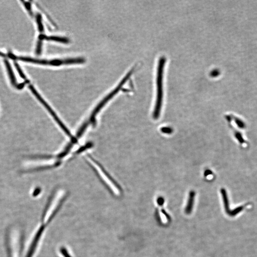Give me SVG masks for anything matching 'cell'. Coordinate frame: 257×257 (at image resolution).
Here are the masks:
<instances>
[{
  "label": "cell",
  "mask_w": 257,
  "mask_h": 257,
  "mask_svg": "<svg viewBox=\"0 0 257 257\" xmlns=\"http://www.w3.org/2000/svg\"><path fill=\"white\" fill-rule=\"evenodd\" d=\"M160 68L158 69V90L156 102L154 110V119H158L161 113V108H162V102H163V90H162V68L161 67V64H160Z\"/></svg>",
  "instance_id": "1"
},
{
  "label": "cell",
  "mask_w": 257,
  "mask_h": 257,
  "mask_svg": "<svg viewBox=\"0 0 257 257\" xmlns=\"http://www.w3.org/2000/svg\"><path fill=\"white\" fill-rule=\"evenodd\" d=\"M28 87L29 88V89L32 91L33 94L36 97L37 99L39 100V101H40V103H42V104H43V105H44V107L47 109V110H48V111H49L50 113H51V114H52L53 117H54V118H55V120L57 121V122L60 124V125H61L62 127L63 128V129H65V131H66V132H67V130H66V129H65V127H64V126L62 124L61 122H60L59 119H58V117H57V116H56V115H55V113H54V112L53 111V110L51 109V107L49 106V105L47 103H46V102L44 100V99H43V98L41 97V96L39 94V93L37 92L36 90L35 89V88L34 87V86H33V85H30Z\"/></svg>",
  "instance_id": "2"
},
{
  "label": "cell",
  "mask_w": 257,
  "mask_h": 257,
  "mask_svg": "<svg viewBox=\"0 0 257 257\" xmlns=\"http://www.w3.org/2000/svg\"><path fill=\"white\" fill-rule=\"evenodd\" d=\"M39 40L43 41L44 40H49V41H56L60 43L67 44L69 42V40L66 38L61 37L58 36H47L44 34L40 35L39 36Z\"/></svg>",
  "instance_id": "3"
},
{
  "label": "cell",
  "mask_w": 257,
  "mask_h": 257,
  "mask_svg": "<svg viewBox=\"0 0 257 257\" xmlns=\"http://www.w3.org/2000/svg\"><path fill=\"white\" fill-rule=\"evenodd\" d=\"M4 63H5V67H6L7 72L8 73L9 77L11 84L14 86H17V85L16 79L15 77L13 70L11 68V66L9 62L8 61V60L5 59V60H4Z\"/></svg>",
  "instance_id": "4"
},
{
  "label": "cell",
  "mask_w": 257,
  "mask_h": 257,
  "mask_svg": "<svg viewBox=\"0 0 257 257\" xmlns=\"http://www.w3.org/2000/svg\"><path fill=\"white\" fill-rule=\"evenodd\" d=\"M195 193L194 191H191L190 192L188 203L185 208V213L187 214H190L192 211L194 204V199H195Z\"/></svg>",
  "instance_id": "5"
},
{
  "label": "cell",
  "mask_w": 257,
  "mask_h": 257,
  "mask_svg": "<svg viewBox=\"0 0 257 257\" xmlns=\"http://www.w3.org/2000/svg\"><path fill=\"white\" fill-rule=\"evenodd\" d=\"M221 192H222V196H223V200L224 204V207L226 211L228 214H229L230 212H231V210H230V209H229V200H228L227 194L225 190L224 189H222Z\"/></svg>",
  "instance_id": "6"
},
{
  "label": "cell",
  "mask_w": 257,
  "mask_h": 257,
  "mask_svg": "<svg viewBox=\"0 0 257 257\" xmlns=\"http://www.w3.org/2000/svg\"><path fill=\"white\" fill-rule=\"evenodd\" d=\"M36 19L37 24L38 28L39 29V32L43 33L44 31V27L43 22H42V16L40 13L37 14Z\"/></svg>",
  "instance_id": "7"
},
{
  "label": "cell",
  "mask_w": 257,
  "mask_h": 257,
  "mask_svg": "<svg viewBox=\"0 0 257 257\" xmlns=\"http://www.w3.org/2000/svg\"><path fill=\"white\" fill-rule=\"evenodd\" d=\"M21 2L24 4L25 8L28 12L29 13L30 16H33V12H32L31 3L30 2H28L25 1H21Z\"/></svg>",
  "instance_id": "8"
},
{
  "label": "cell",
  "mask_w": 257,
  "mask_h": 257,
  "mask_svg": "<svg viewBox=\"0 0 257 257\" xmlns=\"http://www.w3.org/2000/svg\"><path fill=\"white\" fill-rule=\"evenodd\" d=\"M243 208H244L243 206L238 207V208L235 209L234 210H232V211L231 210V212H230L229 215H230L231 216H234L238 214V213L241 211L242 209H243Z\"/></svg>",
  "instance_id": "9"
},
{
  "label": "cell",
  "mask_w": 257,
  "mask_h": 257,
  "mask_svg": "<svg viewBox=\"0 0 257 257\" xmlns=\"http://www.w3.org/2000/svg\"><path fill=\"white\" fill-rule=\"evenodd\" d=\"M60 251L63 257H72L66 248L62 247L60 248Z\"/></svg>",
  "instance_id": "10"
},
{
  "label": "cell",
  "mask_w": 257,
  "mask_h": 257,
  "mask_svg": "<svg viewBox=\"0 0 257 257\" xmlns=\"http://www.w3.org/2000/svg\"><path fill=\"white\" fill-rule=\"evenodd\" d=\"M14 65H15V66H16V68L17 71L18 72L19 74V75H20V76L21 77L22 79H26L25 75V74H24L23 71H22V70H21V67H20V66L18 65V64L17 63H16H16H14Z\"/></svg>",
  "instance_id": "11"
},
{
  "label": "cell",
  "mask_w": 257,
  "mask_h": 257,
  "mask_svg": "<svg viewBox=\"0 0 257 257\" xmlns=\"http://www.w3.org/2000/svg\"><path fill=\"white\" fill-rule=\"evenodd\" d=\"M42 41H43L39 40V41L38 42L36 49V53L37 55L41 54V52H42Z\"/></svg>",
  "instance_id": "12"
},
{
  "label": "cell",
  "mask_w": 257,
  "mask_h": 257,
  "mask_svg": "<svg viewBox=\"0 0 257 257\" xmlns=\"http://www.w3.org/2000/svg\"><path fill=\"white\" fill-rule=\"evenodd\" d=\"M161 131L166 134H171L173 130L172 128L169 127H163L161 129Z\"/></svg>",
  "instance_id": "13"
},
{
  "label": "cell",
  "mask_w": 257,
  "mask_h": 257,
  "mask_svg": "<svg viewBox=\"0 0 257 257\" xmlns=\"http://www.w3.org/2000/svg\"><path fill=\"white\" fill-rule=\"evenodd\" d=\"M235 122L236 123H237V125L238 126H239L240 128H243L244 127V123H243V122H242L241 120H239L238 119H235Z\"/></svg>",
  "instance_id": "14"
},
{
  "label": "cell",
  "mask_w": 257,
  "mask_h": 257,
  "mask_svg": "<svg viewBox=\"0 0 257 257\" xmlns=\"http://www.w3.org/2000/svg\"><path fill=\"white\" fill-rule=\"evenodd\" d=\"M157 203L160 205H162L163 204V203H164V199L162 197H158L157 199Z\"/></svg>",
  "instance_id": "15"
},
{
  "label": "cell",
  "mask_w": 257,
  "mask_h": 257,
  "mask_svg": "<svg viewBox=\"0 0 257 257\" xmlns=\"http://www.w3.org/2000/svg\"><path fill=\"white\" fill-rule=\"evenodd\" d=\"M236 137L241 143H242V142H244V140H243V138H242L240 134H236Z\"/></svg>",
  "instance_id": "16"
}]
</instances>
